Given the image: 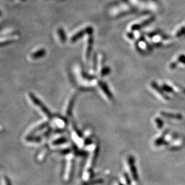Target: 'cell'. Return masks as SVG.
Masks as SVG:
<instances>
[{
    "label": "cell",
    "instance_id": "cell-19",
    "mask_svg": "<svg viewBox=\"0 0 185 185\" xmlns=\"http://www.w3.org/2000/svg\"><path fill=\"white\" fill-rule=\"evenodd\" d=\"M125 179L126 180V183L128 185H131V179L130 178V176H128V174L125 173Z\"/></svg>",
    "mask_w": 185,
    "mask_h": 185
},
{
    "label": "cell",
    "instance_id": "cell-8",
    "mask_svg": "<svg viewBox=\"0 0 185 185\" xmlns=\"http://www.w3.org/2000/svg\"><path fill=\"white\" fill-rule=\"evenodd\" d=\"M104 182L102 179H97V180H91V181H87V182H84V183H82L81 185H100Z\"/></svg>",
    "mask_w": 185,
    "mask_h": 185
},
{
    "label": "cell",
    "instance_id": "cell-9",
    "mask_svg": "<svg viewBox=\"0 0 185 185\" xmlns=\"http://www.w3.org/2000/svg\"><path fill=\"white\" fill-rule=\"evenodd\" d=\"M166 134V133L164 134V135H162L161 137L158 138V139H156L155 141V144L156 146H159L161 145H164L165 143H166L165 141V135Z\"/></svg>",
    "mask_w": 185,
    "mask_h": 185
},
{
    "label": "cell",
    "instance_id": "cell-3",
    "mask_svg": "<svg viewBox=\"0 0 185 185\" xmlns=\"http://www.w3.org/2000/svg\"><path fill=\"white\" fill-rule=\"evenodd\" d=\"M92 30H92V28L89 27V28H86V29H84V30H83L79 31V33H76V34H75V35H74L73 36V37H72L71 39V42H75L76 41L78 40L80 38H81L82 36H84V34H86V33H92Z\"/></svg>",
    "mask_w": 185,
    "mask_h": 185
},
{
    "label": "cell",
    "instance_id": "cell-12",
    "mask_svg": "<svg viewBox=\"0 0 185 185\" xmlns=\"http://www.w3.org/2000/svg\"><path fill=\"white\" fill-rule=\"evenodd\" d=\"M92 44H93V40L92 37H90L88 40V45H87V57L89 58L90 56L91 52L92 51Z\"/></svg>",
    "mask_w": 185,
    "mask_h": 185
},
{
    "label": "cell",
    "instance_id": "cell-11",
    "mask_svg": "<svg viewBox=\"0 0 185 185\" xmlns=\"http://www.w3.org/2000/svg\"><path fill=\"white\" fill-rule=\"evenodd\" d=\"M26 140L28 141H30V142L38 143L41 141V138L40 137H36V136H34V135H31V136H28L26 138Z\"/></svg>",
    "mask_w": 185,
    "mask_h": 185
},
{
    "label": "cell",
    "instance_id": "cell-16",
    "mask_svg": "<svg viewBox=\"0 0 185 185\" xmlns=\"http://www.w3.org/2000/svg\"><path fill=\"white\" fill-rule=\"evenodd\" d=\"M48 126V123L47 122H45V123H43V124L40 125L38 128H37L34 131H33L34 133L35 132H37V131H41L42 130H43L44 128H45L46 127H47Z\"/></svg>",
    "mask_w": 185,
    "mask_h": 185
},
{
    "label": "cell",
    "instance_id": "cell-7",
    "mask_svg": "<svg viewBox=\"0 0 185 185\" xmlns=\"http://www.w3.org/2000/svg\"><path fill=\"white\" fill-rule=\"evenodd\" d=\"M46 54V51L44 49H40L37 52H36L35 53H33L31 56L34 59H38L40 58H41L43 56H44Z\"/></svg>",
    "mask_w": 185,
    "mask_h": 185
},
{
    "label": "cell",
    "instance_id": "cell-23",
    "mask_svg": "<svg viewBox=\"0 0 185 185\" xmlns=\"http://www.w3.org/2000/svg\"><path fill=\"white\" fill-rule=\"evenodd\" d=\"M119 185H123V184H122V183H119Z\"/></svg>",
    "mask_w": 185,
    "mask_h": 185
},
{
    "label": "cell",
    "instance_id": "cell-1",
    "mask_svg": "<svg viewBox=\"0 0 185 185\" xmlns=\"http://www.w3.org/2000/svg\"><path fill=\"white\" fill-rule=\"evenodd\" d=\"M30 97L31 98V100L33 101V102L34 103V104L39 107V109H40V110L44 113V114L48 117V118H49V119H52V113H51V112L49 110V109L44 105V104L42 103V102L40 101L39 99H38L33 94H31L30 93Z\"/></svg>",
    "mask_w": 185,
    "mask_h": 185
},
{
    "label": "cell",
    "instance_id": "cell-15",
    "mask_svg": "<svg viewBox=\"0 0 185 185\" xmlns=\"http://www.w3.org/2000/svg\"><path fill=\"white\" fill-rule=\"evenodd\" d=\"M58 32H59V37H60V38L61 39L62 41L65 42L66 40V34L64 33V30L60 28V29H59Z\"/></svg>",
    "mask_w": 185,
    "mask_h": 185
},
{
    "label": "cell",
    "instance_id": "cell-4",
    "mask_svg": "<svg viewBox=\"0 0 185 185\" xmlns=\"http://www.w3.org/2000/svg\"><path fill=\"white\" fill-rule=\"evenodd\" d=\"M151 87L152 88H153L157 92H158L162 97H164V98H165L166 100H169V97L166 95L163 89H162L161 87H160L158 84H156V82H153L151 83Z\"/></svg>",
    "mask_w": 185,
    "mask_h": 185
},
{
    "label": "cell",
    "instance_id": "cell-6",
    "mask_svg": "<svg viewBox=\"0 0 185 185\" xmlns=\"http://www.w3.org/2000/svg\"><path fill=\"white\" fill-rule=\"evenodd\" d=\"M99 85L100 86L102 91L104 92V93L106 95L107 97L109 98V99H110L112 100L113 98V95H112V92L109 91L107 86L106 85V84H105L104 82H99Z\"/></svg>",
    "mask_w": 185,
    "mask_h": 185
},
{
    "label": "cell",
    "instance_id": "cell-14",
    "mask_svg": "<svg viewBox=\"0 0 185 185\" xmlns=\"http://www.w3.org/2000/svg\"><path fill=\"white\" fill-rule=\"evenodd\" d=\"M155 122H156V125H157V126L158 127V128L161 129V128L164 126V121H163L161 119L158 118H156V119H155Z\"/></svg>",
    "mask_w": 185,
    "mask_h": 185
},
{
    "label": "cell",
    "instance_id": "cell-5",
    "mask_svg": "<svg viewBox=\"0 0 185 185\" xmlns=\"http://www.w3.org/2000/svg\"><path fill=\"white\" fill-rule=\"evenodd\" d=\"M161 115L165 117V118L172 119H176V120H182L183 118V116L180 114H176V113H171L168 112H162L161 113Z\"/></svg>",
    "mask_w": 185,
    "mask_h": 185
},
{
    "label": "cell",
    "instance_id": "cell-18",
    "mask_svg": "<svg viewBox=\"0 0 185 185\" xmlns=\"http://www.w3.org/2000/svg\"><path fill=\"white\" fill-rule=\"evenodd\" d=\"M110 73V69L108 67L104 68L101 71L102 76H105Z\"/></svg>",
    "mask_w": 185,
    "mask_h": 185
},
{
    "label": "cell",
    "instance_id": "cell-17",
    "mask_svg": "<svg viewBox=\"0 0 185 185\" xmlns=\"http://www.w3.org/2000/svg\"><path fill=\"white\" fill-rule=\"evenodd\" d=\"M162 89L164 91L168 92V93H173L174 92L173 89H172L171 87L168 86L167 84H163L162 86Z\"/></svg>",
    "mask_w": 185,
    "mask_h": 185
},
{
    "label": "cell",
    "instance_id": "cell-22",
    "mask_svg": "<svg viewBox=\"0 0 185 185\" xmlns=\"http://www.w3.org/2000/svg\"><path fill=\"white\" fill-rule=\"evenodd\" d=\"M5 184L6 185H12L10 180H9V179L7 177H5Z\"/></svg>",
    "mask_w": 185,
    "mask_h": 185
},
{
    "label": "cell",
    "instance_id": "cell-2",
    "mask_svg": "<svg viewBox=\"0 0 185 185\" xmlns=\"http://www.w3.org/2000/svg\"><path fill=\"white\" fill-rule=\"evenodd\" d=\"M128 164L129 165V167L130 168V171L133 176V179L135 182L138 180V176L137 173V170L135 164L134 158L133 156H130L128 158Z\"/></svg>",
    "mask_w": 185,
    "mask_h": 185
},
{
    "label": "cell",
    "instance_id": "cell-21",
    "mask_svg": "<svg viewBox=\"0 0 185 185\" xmlns=\"http://www.w3.org/2000/svg\"><path fill=\"white\" fill-rule=\"evenodd\" d=\"M69 152V149H65V150H62L61 151V153L62 154V155H66V154H67Z\"/></svg>",
    "mask_w": 185,
    "mask_h": 185
},
{
    "label": "cell",
    "instance_id": "cell-13",
    "mask_svg": "<svg viewBox=\"0 0 185 185\" xmlns=\"http://www.w3.org/2000/svg\"><path fill=\"white\" fill-rule=\"evenodd\" d=\"M74 98H73L69 103L67 109V113L69 116H70L71 115V112H72V110H73V105H74Z\"/></svg>",
    "mask_w": 185,
    "mask_h": 185
},
{
    "label": "cell",
    "instance_id": "cell-20",
    "mask_svg": "<svg viewBox=\"0 0 185 185\" xmlns=\"http://www.w3.org/2000/svg\"><path fill=\"white\" fill-rule=\"evenodd\" d=\"M91 143H92V141H91L90 139H89V138L86 139V140H85V141H84V144H85L86 146H87V145H89V144H91Z\"/></svg>",
    "mask_w": 185,
    "mask_h": 185
},
{
    "label": "cell",
    "instance_id": "cell-10",
    "mask_svg": "<svg viewBox=\"0 0 185 185\" xmlns=\"http://www.w3.org/2000/svg\"><path fill=\"white\" fill-rule=\"evenodd\" d=\"M67 141V139L65 137H62V138H58V139L55 140L54 141H53L52 144L53 145H60V144H64Z\"/></svg>",
    "mask_w": 185,
    "mask_h": 185
}]
</instances>
